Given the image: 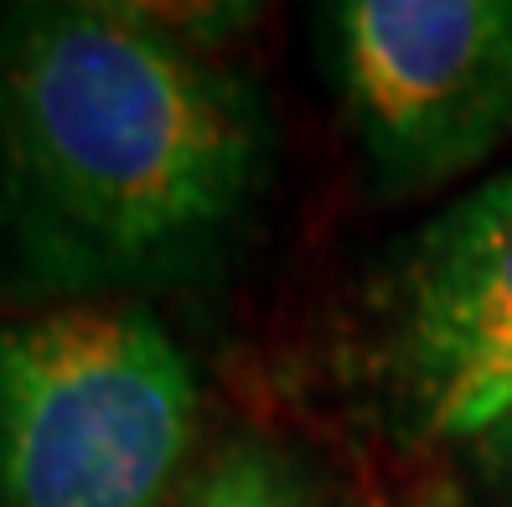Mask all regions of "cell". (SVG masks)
Instances as JSON below:
<instances>
[{"label": "cell", "mask_w": 512, "mask_h": 507, "mask_svg": "<svg viewBox=\"0 0 512 507\" xmlns=\"http://www.w3.org/2000/svg\"><path fill=\"white\" fill-rule=\"evenodd\" d=\"M192 420V368L145 311L0 321V507H166Z\"/></svg>", "instance_id": "2"}, {"label": "cell", "mask_w": 512, "mask_h": 507, "mask_svg": "<svg viewBox=\"0 0 512 507\" xmlns=\"http://www.w3.org/2000/svg\"><path fill=\"white\" fill-rule=\"evenodd\" d=\"M466 451H471V461L481 471V482H487L497 497L512 502V414H502L492 430H481Z\"/></svg>", "instance_id": "6"}, {"label": "cell", "mask_w": 512, "mask_h": 507, "mask_svg": "<svg viewBox=\"0 0 512 507\" xmlns=\"http://www.w3.org/2000/svg\"><path fill=\"white\" fill-rule=\"evenodd\" d=\"M321 26L383 192L440 187L512 145V0H342Z\"/></svg>", "instance_id": "3"}, {"label": "cell", "mask_w": 512, "mask_h": 507, "mask_svg": "<svg viewBox=\"0 0 512 507\" xmlns=\"http://www.w3.org/2000/svg\"><path fill=\"white\" fill-rule=\"evenodd\" d=\"M368 316V368L409 445H471L512 414V171L409 238Z\"/></svg>", "instance_id": "4"}, {"label": "cell", "mask_w": 512, "mask_h": 507, "mask_svg": "<svg viewBox=\"0 0 512 507\" xmlns=\"http://www.w3.org/2000/svg\"><path fill=\"white\" fill-rule=\"evenodd\" d=\"M171 507H331L316 476L269 440H238L207 461Z\"/></svg>", "instance_id": "5"}, {"label": "cell", "mask_w": 512, "mask_h": 507, "mask_svg": "<svg viewBox=\"0 0 512 507\" xmlns=\"http://www.w3.org/2000/svg\"><path fill=\"white\" fill-rule=\"evenodd\" d=\"M269 130L176 26L104 0L0 11V238L32 290L166 285L244 223Z\"/></svg>", "instance_id": "1"}]
</instances>
